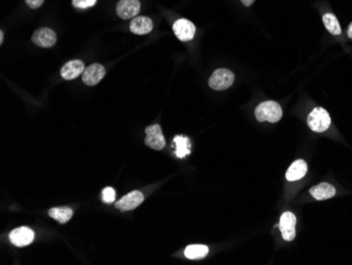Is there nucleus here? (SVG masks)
I'll list each match as a JSON object with an SVG mask.
<instances>
[{
	"label": "nucleus",
	"mask_w": 352,
	"mask_h": 265,
	"mask_svg": "<svg viewBox=\"0 0 352 265\" xmlns=\"http://www.w3.org/2000/svg\"><path fill=\"white\" fill-rule=\"evenodd\" d=\"M283 116V110L279 103L268 101L260 104L255 109V118L259 122H279Z\"/></svg>",
	"instance_id": "nucleus-1"
},
{
	"label": "nucleus",
	"mask_w": 352,
	"mask_h": 265,
	"mask_svg": "<svg viewBox=\"0 0 352 265\" xmlns=\"http://www.w3.org/2000/svg\"><path fill=\"white\" fill-rule=\"evenodd\" d=\"M309 128L314 132H324L326 131L330 125H331V119L329 113L322 107L314 108L310 114L308 115L307 120Z\"/></svg>",
	"instance_id": "nucleus-2"
},
{
	"label": "nucleus",
	"mask_w": 352,
	"mask_h": 265,
	"mask_svg": "<svg viewBox=\"0 0 352 265\" xmlns=\"http://www.w3.org/2000/svg\"><path fill=\"white\" fill-rule=\"evenodd\" d=\"M234 82V74L228 69H217L209 78V86L217 91L226 90Z\"/></svg>",
	"instance_id": "nucleus-3"
},
{
	"label": "nucleus",
	"mask_w": 352,
	"mask_h": 265,
	"mask_svg": "<svg viewBox=\"0 0 352 265\" xmlns=\"http://www.w3.org/2000/svg\"><path fill=\"white\" fill-rule=\"evenodd\" d=\"M145 144L155 150H162L166 145L165 137L159 125H151L146 128Z\"/></svg>",
	"instance_id": "nucleus-4"
},
{
	"label": "nucleus",
	"mask_w": 352,
	"mask_h": 265,
	"mask_svg": "<svg viewBox=\"0 0 352 265\" xmlns=\"http://www.w3.org/2000/svg\"><path fill=\"white\" fill-rule=\"evenodd\" d=\"M196 28L188 19L181 18L176 20L173 25V32L176 37L181 41H190L195 35Z\"/></svg>",
	"instance_id": "nucleus-5"
},
{
	"label": "nucleus",
	"mask_w": 352,
	"mask_h": 265,
	"mask_svg": "<svg viewBox=\"0 0 352 265\" xmlns=\"http://www.w3.org/2000/svg\"><path fill=\"white\" fill-rule=\"evenodd\" d=\"M57 36L55 32L49 28H40L34 32L32 36V41L38 47L51 48L55 45Z\"/></svg>",
	"instance_id": "nucleus-6"
},
{
	"label": "nucleus",
	"mask_w": 352,
	"mask_h": 265,
	"mask_svg": "<svg viewBox=\"0 0 352 265\" xmlns=\"http://www.w3.org/2000/svg\"><path fill=\"white\" fill-rule=\"evenodd\" d=\"M144 195L141 192L134 190V192H131L123 197L120 201H117L115 203V207L122 211L133 210L144 202Z\"/></svg>",
	"instance_id": "nucleus-7"
},
{
	"label": "nucleus",
	"mask_w": 352,
	"mask_h": 265,
	"mask_svg": "<svg viewBox=\"0 0 352 265\" xmlns=\"http://www.w3.org/2000/svg\"><path fill=\"white\" fill-rule=\"evenodd\" d=\"M295 224L296 218L292 213L286 211L282 215L279 227L285 241H292L295 238Z\"/></svg>",
	"instance_id": "nucleus-8"
},
{
	"label": "nucleus",
	"mask_w": 352,
	"mask_h": 265,
	"mask_svg": "<svg viewBox=\"0 0 352 265\" xmlns=\"http://www.w3.org/2000/svg\"><path fill=\"white\" fill-rule=\"evenodd\" d=\"M141 11L140 0H121L116 6V13L123 19L135 17Z\"/></svg>",
	"instance_id": "nucleus-9"
},
{
	"label": "nucleus",
	"mask_w": 352,
	"mask_h": 265,
	"mask_svg": "<svg viewBox=\"0 0 352 265\" xmlns=\"http://www.w3.org/2000/svg\"><path fill=\"white\" fill-rule=\"evenodd\" d=\"M9 238L10 241L12 242L15 246H27L33 242L34 231L30 229L29 227H18L11 231Z\"/></svg>",
	"instance_id": "nucleus-10"
},
{
	"label": "nucleus",
	"mask_w": 352,
	"mask_h": 265,
	"mask_svg": "<svg viewBox=\"0 0 352 265\" xmlns=\"http://www.w3.org/2000/svg\"><path fill=\"white\" fill-rule=\"evenodd\" d=\"M105 70L100 63H93L88 68L84 69L82 73V81L87 86H95L97 84L104 76Z\"/></svg>",
	"instance_id": "nucleus-11"
},
{
	"label": "nucleus",
	"mask_w": 352,
	"mask_h": 265,
	"mask_svg": "<svg viewBox=\"0 0 352 265\" xmlns=\"http://www.w3.org/2000/svg\"><path fill=\"white\" fill-rule=\"evenodd\" d=\"M84 71V65L81 60L74 59L67 62L60 70V75L63 79L71 80L78 77Z\"/></svg>",
	"instance_id": "nucleus-12"
},
{
	"label": "nucleus",
	"mask_w": 352,
	"mask_h": 265,
	"mask_svg": "<svg viewBox=\"0 0 352 265\" xmlns=\"http://www.w3.org/2000/svg\"><path fill=\"white\" fill-rule=\"evenodd\" d=\"M152 29H153L152 20L146 16L133 18L130 24L131 32L136 35H146L148 33H150Z\"/></svg>",
	"instance_id": "nucleus-13"
},
{
	"label": "nucleus",
	"mask_w": 352,
	"mask_h": 265,
	"mask_svg": "<svg viewBox=\"0 0 352 265\" xmlns=\"http://www.w3.org/2000/svg\"><path fill=\"white\" fill-rule=\"evenodd\" d=\"M310 195L317 201L331 199L336 195V189L329 183H321L310 189Z\"/></svg>",
	"instance_id": "nucleus-14"
},
{
	"label": "nucleus",
	"mask_w": 352,
	"mask_h": 265,
	"mask_svg": "<svg viewBox=\"0 0 352 265\" xmlns=\"http://www.w3.org/2000/svg\"><path fill=\"white\" fill-rule=\"evenodd\" d=\"M307 171H308V167L306 162L303 160H297L293 162L292 165L288 168V170L286 172V179L290 182L297 181V180L304 178Z\"/></svg>",
	"instance_id": "nucleus-15"
},
{
	"label": "nucleus",
	"mask_w": 352,
	"mask_h": 265,
	"mask_svg": "<svg viewBox=\"0 0 352 265\" xmlns=\"http://www.w3.org/2000/svg\"><path fill=\"white\" fill-rule=\"evenodd\" d=\"M173 146L175 147V155L178 158H184L191 153V142L187 136L177 135L173 140Z\"/></svg>",
	"instance_id": "nucleus-16"
},
{
	"label": "nucleus",
	"mask_w": 352,
	"mask_h": 265,
	"mask_svg": "<svg viewBox=\"0 0 352 265\" xmlns=\"http://www.w3.org/2000/svg\"><path fill=\"white\" fill-rule=\"evenodd\" d=\"M49 216L56 220L59 223H67L72 218L73 210L69 207H56L49 210Z\"/></svg>",
	"instance_id": "nucleus-17"
},
{
	"label": "nucleus",
	"mask_w": 352,
	"mask_h": 265,
	"mask_svg": "<svg viewBox=\"0 0 352 265\" xmlns=\"http://www.w3.org/2000/svg\"><path fill=\"white\" fill-rule=\"evenodd\" d=\"M209 252V248L206 245H189L185 249V256L191 260H197L205 258Z\"/></svg>",
	"instance_id": "nucleus-18"
},
{
	"label": "nucleus",
	"mask_w": 352,
	"mask_h": 265,
	"mask_svg": "<svg viewBox=\"0 0 352 265\" xmlns=\"http://www.w3.org/2000/svg\"><path fill=\"white\" fill-rule=\"evenodd\" d=\"M323 23L325 25V28L332 35H340V33H342V28H340V25L334 14L332 13L325 14L323 16Z\"/></svg>",
	"instance_id": "nucleus-19"
},
{
	"label": "nucleus",
	"mask_w": 352,
	"mask_h": 265,
	"mask_svg": "<svg viewBox=\"0 0 352 265\" xmlns=\"http://www.w3.org/2000/svg\"><path fill=\"white\" fill-rule=\"evenodd\" d=\"M116 193L112 187H105L102 190V201L106 204H111L115 201Z\"/></svg>",
	"instance_id": "nucleus-20"
},
{
	"label": "nucleus",
	"mask_w": 352,
	"mask_h": 265,
	"mask_svg": "<svg viewBox=\"0 0 352 265\" xmlns=\"http://www.w3.org/2000/svg\"><path fill=\"white\" fill-rule=\"evenodd\" d=\"M97 0H72L73 6L77 9H88L93 7Z\"/></svg>",
	"instance_id": "nucleus-21"
},
{
	"label": "nucleus",
	"mask_w": 352,
	"mask_h": 265,
	"mask_svg": "<svg viewBox=\"0 0 352 265\" xmlns=\"http://www.w3.org/2000/svg\"><path fill=\"white\" fill-rule=\"evenodd\" d=\"M44 2L45 0H26V4L31 9H38L42 4H44Z\"/></svg>",
	"instance_id": "nucleus-22"
},
{
	"label": "nucleus",
	"mask_w": 352,
	"mask_h": 265,
	"mask_svg": "<svg viewBox=\"0 0 352 265\" xmlns=\"http://www.w3.org/2000/svg\"><path fill=\"white\" fill-rule=\"evenodd\" d=\"M241 2L243 3L244 6H246V7H250L251 5H253V3L255 2V0H241Z\"/></svg>",
	"instance_id": "nucleus-23"
},
{
	"label": "nucleus",
	"mask_w": 352,
	"mask_h": 265,
	"mask_svg": "<svg viewBox=\"0 0 352 265\" xmlns=\"http://www.w3.org/2000/svg\"><path fill=\"white\" fill-rule=\"evenodd\" d=\"M348 36H349L350 38H352V23L350 24V26H349V28H348Z\"/></svg>",
	"instance_id": "nucleus-24"
},
{
	"label": "nucleus",
	"mask_w": 352,
	"mask_h": 265,
	"mask_svg": "<svg viewBox=\"0 0 352 265\" xmlns=\"http://www.w3.org/2000/svg\"><path fill=\"white\" fill-rule=\"evenodd\" d=\"M3 41H4V33L3 32H0V42L3 44Z\"/></svg>",
	"instance_id": "nucleus-25"
}]
</instances>
